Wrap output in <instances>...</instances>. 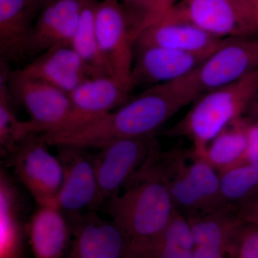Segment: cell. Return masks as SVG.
<instances>
[{
  "mask_svg": "<svg viewBox=\"0 0 258 258\" xmlns=\"http://www.w3.org/2000/svg\"><path fill=\"white\" fill-rule=\"evenodd\" d=\"M237 258H258V225L246 227L241 239Z\"/></svg>",
  "mask_w": 258,
  "mask_h": 258,
  "instance_id": "obj_28",
  "label": "cell"
},
{
  "mask_svg": "<svg viewBox=\"0 0 258 258\" xmlns=\"http://www.w3.org/2000/svg\"><path fill=\"white\" fill-rule=\"evenodd\" d=\"M8 84L14 101L28 113V120L36 135L58 130L69 118L71 102L67 93L29 77L20 69L10 70Z\"/></svg>",
  "mask_w": 258,
  "mask_h": 258,
  "instance_id": "obj_7",
  "label": "cell"
},
{
  "mask_svg": "<svg viewBox=\"0 0 258 258\" xmlns=\"http://www.w3.org/2000/svg\"><path fill=\"white\" fill-rule=\"evenodd\" d=\"M240 1L247 2V3H255L256 0H240Z\"/></svg>",
  "mask_w": 258,
  "mask_h": 258,
  "instance_id": "obj_36",
  "label": "cell"
},
{
  "mask_svg": "<svg viewBox=\"0 0 258 258\" xmlns=\"http://www.w3.org/2000/svg\"><path fill=\"white\" fill-rule=\"evenodd\" d=\"M132 17L136 28L137 35L147 23L154 9L156 0H120ZM137 38V37H136Z\"/></svg>",
  "mask_w": 258,
  "mask_h": 258,
  "instance_id": "obj_27",
  "label": "cell"
},
{
  "mask_svg": "<svg viewBox=\"0 0 258 258\" xmlns=\"http://www.w3.org/2000/svg\"><path fill=\"white\" fill-rule=\"evenodd\" d=\"M39 3H40V6H41V9L42 7L44 6L47 3H50V2L55 1V0H38ZM71 1L81 2V3H84V2L87 1V0H71Z\"/></svg>",
  "mask_w": 258,
  "mask_h": 258,
  "instance_id": "obj_35",
  "label": "cell"
},
{
  "mask_svg": "<svg viewBox=\"0 0 258 258\" xmlns=\"http://www.w3.org/2000/svg\"><path fill=\"white\" fill-rule=\"evenodd\" d=\"M173 8L220 40L257 37L258 16L253 3L240 0H181Z\"/></svg>",
  "mask_w": 258,
  "mask_h": 258,
  "instance_id": "obj_4",
  "label": "cell"
},
{
  "mask_svg": "<svg viewBox=\"0 0 258 258\" xmlns=\"http://www.w3.org/2000/svg\"><path fill=\"white\" fill-rule=\"evenodd\" d=\"M207 57L165 47L135 46L132 88H149L184 78L195 72Z\"/></svg>",
  "mask_w": 258,
  "mask_h": 258,
  "instance_id": "obj_14",
  "label": "cell"
},
{
  "mask_svg": "<svg viewBox=\"0 0 258 258\" xmlns=\"http://www.w3.org/2000/svg\"><path fill=\"white\" fill-rule=\"evenodd\" d=\"M156 147L154 135L117 139L93 156L100 205L120 192Z\"/></svg>",
  "mask_w": 258,
  "mask_h": 258,
  "instance_id": "obj_6",
  "label": "cell"
},
{
  "mask_svg": "<svg viewBox=\"0 0 258 258\" xmlns=\"http://www.w3.org/2000/svg\"><path fill=\"white\" fill-rule=\"evenodd\" d=\"M254 5H255L256 11H257L258 16V0H256L255 3H254Z\"/></svg>",
  "mask_w": 258,
  "mask_h": 258,
  "instance_id": "obj_37",
  "label": "cell"
},
{
  "mask_svg": "<svg viewBox=\"0 0 258 258\" xmlns=\"http://www.w3.org/2000/svg\"><path fill=\"white\" fill-rule=\"evenodd\" d=\"M258 69L257 37L225 39L195 71L201 95Z\"/></svg>",
  "mask_w": 258,
  "mask_h": 258,
  "instance_id": "obj_9",
  "label": "cell"
},
{
  "mask_svg": "<svg viewBox=\"0 0 258 258\" xmlns=\"http://www.w3.org/2000/svg\"><path fill=\"white\" fill-rule=\"evenodd\" d=\"M249 109L251 110L252 116L255 118V120H258V96L254 100V103H252Z\"/></svg>",
  "mask_w": 258,
  "mask_h": 258,
  "instance_id": "obj_34",
  "label": "cell"
},
{
  "mask_svg": "<svg viewBox=\"0 0 258 258\" xmlns=\"http://www.w3.org/2000/svg\"><path fill=\"white\" fill-rule=\"evenodd\" d=\"M71 225V242L67 258H127L124 235L113 220L91 212L79 217Z\"/></svg>",
  "mask_w": 258,
  "mask_h": 258,
  "instance_id": "obj_15",
  "label": "cell"
},
{
  "mask_svg": "<svg viewBox=\"0 0 258 258\" xmlns=\"http://www.w3.org/2000/svg\"><path fill=\"white\" fill-rule=\"evenodd\" d=\"M222 40L204 31L171 8L137 35L135 46H157L207 57Z\"/></svg>",
  "mask_w": 258,
  "mask_h": 258,
  "instance_id": "obj_13",
  "label": "cell"
},
{
  "mask_svg": "<svg viewBox=\"0 0 258 258\" xmlns=\"http://www.w3.org/2000/svg\"><path fill=\"white\" fill-rule=\"evenodd\" d=\"M200 95L195 71L176 81L148 88L123 106L91 123L49 134L47 142L56 147L99 149L117 139L154 135Z\"/></svg>",
  "mask_w": 258,
  "mask_h": 258,
  "instance_id": "obj_1",
  "label": "cell"
},
{
  "mask_svg": "<svg viewBox=\"0 0 258 258\" xmlns=\"http://www.w3.org/2000/svg\"><path fill=\"white\" fill-rule=\"evenodd\" d=\"M20 70L29 77L50 84L68 95L85 81L93 78L71 45L45 51Z\"/></svg>",
  "mask_w": 258,
  "mask_h": 258,
  "instance_id": "obj_16",
  "label": "cell"
},
{
  "mask_svg": "<svg viewBox=\"0 0 258 258\" xmlns=\"http://www.w3.org/2000/svg\"><path fill=\"white\" fill-rule=\"evenodd\" d=\"M186 217L192 229L195 247L206 246L239 252L247 223L235 209L222 207Z\"/></svg>",
  "mask_w": 258,
  "mask_h": 258,
  "instance_id": "obj_18",
  "label": "cell"
},
{
  "mask_svg": "<svg viewBox=\"0 0 258 258\" xmlns=\"http://www.w3.org/2000/svg\"><path fill=\"white\" fill-rule=\"evenodd\" d=\"M47 146L39 136H33L11 154L15 174L38 206L53 205L63 180L60 159Z\"/></svg>",
  "mask_w": 258,
  "mask_h": 258,
  "instance_id": "obj_8",
  "label": "cell"
},
{
  "mask_svg": "<svg viewBox=\"0 0 258 258\" xmlns=\"http://www.w3.org/2000/svg\"><path fill=\"white\" fill-rule=\"evenodd\" d=\"M96 0H88L83 5L79 25L71 45L77 52L93 77L113 76L111 66L98 43L94 25Z\"/></svg>",
  "mask_w": 258,
  "mask_h": 258,
  "instance_id": "obj_21",
  "label": "cell"
},
{
  "mask_svg": "<svg viewBox=\"0 0 258 258\" xmlns=\"http://www.w3.org/2000/svg\"><path fill=\"white\" fill-rule=\"evenodd\" d=\"M40 10L38 0H0L1 59L15 60Z\"/></svg>",
  "mask_w": 258,
  "mask_h": 258,
  "instance_id": "obj_19",
  "label": "cell"
},
{
  "mask_svg": "<svg viewBox=\"0 0 258 258\" xmlns=\"http://www.w3.org/2000/svg\"><path fill=\"white\" fill-rule=\"evenodd\" d=\"M222 201L237 209L258 197V162L242 164L220 173Z\"/></svg>",
  "mask_w": 258,
  "mask_h": 258,
  "instance_id": "obj_24",
  "label": "cell"
},
{
  "mask_svg": "<svg viewBox=\"0 0 258 258\" xmlns=\"http://www.w3.org/2000/svg\"><path fill=\"white\" fill-rule=\"evenodd\" d=\"M23 231L19 220L18 195L4 171L0 176V258H21Z\"/></svg>",
  "mask_w": 258,
  "mask_h": 258,
  "instance_id": "obj_20",
  "label": "cell"
},
{
  "mask_svg": "<svg viewBox=\"0 0 258 258\" xmlns=\"http://www.w3.org/2000/svg\"><path fill=\"white\" fill-rule=\"evenodd\" d=\"M180 1L181 0H156L154 9H153L150 17H149V20H147L146 25H144L143 29L159 20L161 17L166 14L171 8H174Z\"/></svg>",
  "mask_w": 258,
  "mask_h": 258,
  "instance_id": "obj_32",
  "label": "cell"
},
{
  "mask_svg": "<svg viewBox=\"0 0 258 258\" xmlns=\"http://www.w3.org/2000/svg\"><path fill=\"white\" fill-rule=\"evenodd\" d=\"M86 2L55 0L44 5L15 60L37 57L53 47L71 45Z\"/></svg>",
  "mask_w": 258,
  "mask_h": 258,
  "instance_id": "obj_10",
  "label": "cell"
},
{
  "mask_svg": "<svg viewBox=\"0 0 258 258\" xmlns=\"http://www.w3.org/2000/svg\"><path fill=\"white\" fill-rule=\"evenodd\" d=\"M238 252L206 246H198L192 251L191 258H235Z\"/></svg>",
  "mask_w": 258,
  "mask_h": 258,
  "instance_id": "obj_31",
  "label": "cell"
},
{
  "mask_svg": "<svg viewBox=\"0 0 258 258\" xmlns=\"http://www.w3.org/2000/svg\"><path fill=\"white\" fill-rule=\"evenodd\" d=\"M192 251L154 243L138 258H191Z\"/></svg>",
  "mask_w": 258,
  "mask_h": 258,
  "instance_id": "obj_29",
  "label": "cell"
},
{
  "mask_svg": "<svg viewBox=\"0 0 258 258\" xmlns=\"http://www.w3.org/2000/svg\"><path fill=\"white\" fill-rule=\"evenodd\" d=\"M247 123L248 119L242 117L226 127L208 144L200 157L219 173L238 166L247 147Z\"/></svg>",
  "mask_w": 258,
  "mask_h": 258,
  "instance_id": "obj_22",
  "label": "cell"
},
{
  "mask_svg": "<svg viewBox=\"0 0 258 258\" xmlns=\"http://www.w3.org/2000/svg\"><path fill=\"white\" fill-rule=\"evenodd\" d=\"M154 243L192 251L195 247V240L187 217L176 210L170 221Z\"/></svg>",
  "mask_w": 258,
  "mask_h": 258,
  "instance_id": "obj_26",
  "label": "cell"
},
{
  "mask_svg": "<svg viewBox=\"0 0 258 258\" xmlns=\"http://www.w3.org/2000/svg\"><path fill=\"white\" fill-rule=\"evenodd\" d=\"M257 162H258V120H248L247 125V147H246L243 158L238 166Z\"/></svg>",
  "mask_w": 258,
  "mask_h": 258,
  "instance_id": "obj_30",
  "label": "cell"
},
{
  "mask_svg": "<svg viewBox=\"0 0 258 258\" xmlns=\"http://www.w3.org/2000/svg\"><path fill=\"white\" fill-rule=\"evenodd\" d=\"M157 161L155 147L124 191L107 201L108 213L126 240L127 258H138L152 245L176 210L164 166Z\"/></svg>",
  "mask_w": 258,
  "mask_h": 258,
  "instance_id": "obj_2",
  "label": "cell"
},
{
  "mask_svg": "<svg viewBox=\"0 0 258 258\" xmlns=\"http://www.w3.org/2000/svg\"><path fill=\"white\" fill-rule=\"evenodd\" d=\"M240 216L249 225H258V197L237 209Z\"/></svg>",
  "mask_w": 258,
  "mask_h": 258,
  "instance_id": "obj_33",
  "label": "cell"
},
{
  "mask_svg": "<svg viewBox=\"0 0 258 258\" xmlns=\"http://www.w3.org/2000/svg\"><path fill=\"white\" fill-rule=\"evenodd\" d=\"M8 62L1 60L0 74V149L2 155H11L25 141L36 135L29 120L18 119L13 107L14 102L8 88Z\"/></svg>",
  "mask_w": 258,
  "mask_h": 258,
  "instance_id": "obj_23",
  "label": "cell"
},
{
  "mask_svg": "<svg viewBox=\"0 0 258 258\" xmlns=\"http://www.w3.org/2000/svg\"><path fill=\"white\" fill-rule=\"evenodd\" d=\"M132 90L113 76L90 78L70 93L69 118L60 128L50 133L79 128L115 111L130 99Z\"/></svg>",
  "mask_w": 258,
  "mask_h": 258,
  "instance_id": "obj_12",
  "label": "cell"
},
{
  "mask_svg": "<svg viewBox=\"0 0 258 258\" xmlns=\"http://www.w3.org/2000/svg\"><path fill=\"white\" fill-rule=\"evenodd\" d=\"M185 172L195 189L205 200L209 212L227 207L222 201L220 173L208 161L195 156L191 164H185Z\"/></svg>",
  "mask_w": 258,
  "mask_h": 258,
  "instance_id": "obj_25",
  "label": "cell"
},
{
  "mask_svg": "<svg viewBox=\"0 0 258 258\" xmlns=\"http://www.w3.org/2000/svg\"><path fill=\"white\" fill-rule=\"evenodd\" d=\"M94 25L98 43L111 66L113 77L132 86L137 28L120 0L96 4Z\"/></svg>",
  "mask_w": 258,
  "mask_h": 258,
  "instance_id": "obj_5",
  "label": "cell"
},
{
  "mask_svg": "<svg viewBox=\"0 0 258 258\" xmlns=\"http://www.w3.org/2000/svg\"><path fill=\"white\" fill-rule=\"evenodd\" d=\"M27 231L34 257L67 258L72 232L60 209L54 205L38 206Z\"/></svg>",
  "mask_w": 258,
  "mask_h": 258,
  "instance_id": "obj_17",
  "label": "cell"
},
{
  "mask_svg": "<svg viewBox=\"0 0 258 258\" xmlns=\"http://www.w3.org/2000/svg\"><path fill=\"white\" fill-rule=\"evenodd\" d=\"M258 96V69L235 83L203 93L169 135L189 138L194 155L202 157L208 144L250 108Z\"/></svg>",
  "mask_w": 258,
  "mask_h": 258,
  "instance_id": "obj_3",
  "label": "cell"
},
{
  "mask_svg": "<svg viewBox=\"0 0 258 258\" xmlns=\"http://www.w3.org/2000/svg\"><path fill=\"white\" fill-rule=\"evenodd\" d=\"M63 169V180L54 206L63 212L78 215L101 206L93 156L82 148L57 147Z\"/></svg>",
  "mask_w": 258,
  "mask_h": 258,
  "instance_id": "obj_11",
  "label": "cell"
}]
</instances>
